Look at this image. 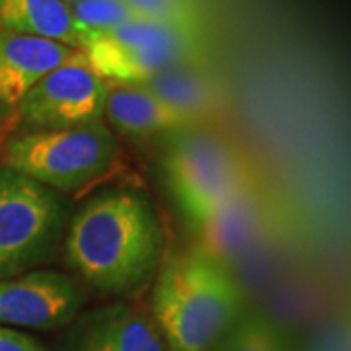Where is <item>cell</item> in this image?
Segmentation results:
<instances>
[{"label":"cell","instance_id":"13","mask_svg":"<svg viewBox=\"0 0 351 351\" xmlns=\"http://www.w3.org/2000/svg\"><path fill=\"white\" fill-rule=\"evenodd\" d=\"M0 29L84 51L92 36L61 0H0Z\"/></svg>","mask_w":351,"mask_h":351},{"label":"cell","instance_id":"9","mask_svg":"<svg viewBox=\"0 0 351 351\" xmlns=\"http://www.w3.org/2000/svg\"><path fill=\"white\" fill-rule=\"evenodd\" d=\"M63 351H168V346L151 314L112 302L76 318Z\"/></svg>","mask_w":351,"mask_h":351},{"label":"cell","instance_id":"19","mask_svg":"<svg viewBox=\"0 0 351 351\" xmlns=\"http://www.w3.org/2000/svg\"><path fill=\"white\" fill-rule=\"evenodd\" d=\"M61 2H64L66 6H71V4H75V2H80V0H61Z\"/></svg>","mask_w":351,"mask_h":351},{"label":"cell","instance_id":"18","mask_svg":"<svg viewBox=\"0 0 351 351\" xmlns=\"http://www.w3.org/2000/svg\"><path fill=\"white\" fill-rule=\"evenodd\" d=\"M0 351H47V348L25 332L0 326Z\"/></svg>","mask_w":351,"mask_h":351},{"label":"cell","instance_id":"1","mask_svg":"<svg viewBox=\"0 0 351 351\" xmlns=\"http://www.w3.org/2000/svg\"><path fill=\"white\" fill-rule=\"evenodd\" d=\"M162 250L160 217L135 189L92 195L64 232L69 265L86 285L115 297L145 287L160 267Z\"/></svg>","mask_w":351,"mask_h":351},{"label":"cell","instance_id":"5","mask_svg":"<svg viewBox=\"0 0 351 351\" xmlns=\"http://www.w3.org/2000/svg\"><path fill=\"white\" fill-rule=\"evenodd\" d=\"M199 29L133 18L98 34L84 47L92 71L115 86H141L151 78L201 57Z\"/></svg>","mask_w":351,"mask_h":351},{"label":"cell","instance_id":"16","mask_svg":"<svg viewBox=\"0 0 351 351\" xmlns=\"http://www.w3.org/2000/svg\"><path fill=\"white\" fill-rule=\"evenodd\" d=\"M137 18L199 29V8L193 0H123Z\"/></svg>","mask_w":351,"mask_h":351},{"label":"cell","instance_id":"8","mask_svg":"<svg viewBox=\"0 0 351 351\" xmlns=\"http://www.w3.org/2000/svg\"><path fill=\"white\" fill-rule=\"evenodd\" d=\"M84 289L57 269H32L0 281V326L57 330L78 318Z\"/></svg>","mask_w":351,"mask_h":351},{"label":"cell","instance_id":"7","mask_svg":"<svg viewBox=\"0 0 351 351\" xmlns=\"http://www.w3.org/2000/svg\"><path fill=\"white\" fill-rule=\"evenodd\" d=\"M110 84L88 64L84 53L45 75L20 101L14 133L64 131L104 121Z\"/></svg>","mask_w":351,"mask_h":351},{"label":"cell","instance_id":"17","mask_svg":"<svg viewBox=\"0 0 351 351\" xmlns=\"http://www.w3.org/2000/svg\"><path fill=\"white\" fill-rule=\"evenodd\" d=\"M215 351H285V348L271 328L250 318L230 328Z\"/></svg>","mask_w":351,"mask_h":351},{"label":"cell","instance_id":"6","mask_svg":"<svg viewBox=\"0 0 351 351\" xmlns=\"http://www.w3.org/2000/svg\"><path fill=\"white\" fill-rule=\"evenodd\" d=\"M172 135L162 154L164 182L195 226L250 184L239 156L221 137L195 127Z\"/></svg>","mask_w":351,"mask_h":351},{"label":"cell","instance_id":"12","mask_svg":"<svg viewBox=\"0 0 351 351\" xmlns=\"http://www.w3.org/2000/svg\"><path fill=\"white\" fill-rule=\"evenodd\" d=\"M104 117L113 127V131L125 137L178 133L199 125L188 115L166 106L143 86H117L110 90Z\"/></svg>","mask_w":351,"mask_h":351},{"label":"cell","instance_id":"14","mask_svg":"<svg viewBox=\"0 0 351 351\" xmlns=\"http://www.w3.org/2000/svg\"><path fill=\"white\" fill-rule=\"evenodd\" d=\"M152 96L188 115L195 123L207 119V115L219 112L223 106V92L213 76H209L199 63H186L164 71L141 84Z\"/></svg>","mask_w":351,"mask_h":351},{"label":"cell","instance_id":"3","mask_svg":"<svg viewBox=\"0 0 351 351\" xmlns=\"http://www.w3.org/2000/svg\"><path fill=\"white\" fill-rule=\"evenodd\" d=\"M119 143L104 121L64 131L12 133L2 141L0 162L57 193H80L112 174Z\"/></svg>","mask_w":351,"mask_h":351},{"label":"cell","instance_id":"2","mask_svg":"<svg viewBox=\"0 0 351 351\" xmlns=\"http://www.w3.org/2000/svg\"><path fill=\"white\" fill-rule=\"evenodd\" d=\"M240 293L225 263L201 248L170 258L156 277L152 320L170 351H211L237 324Z\"/></svg>","mask_w":351,"mask_h":351},{"label":"cell","instance_id":"4","mask_svg":"<svg viewBox=\"0 0 351 351\" xmlns=\"http://www.w3.org/2000/svg\"><path fill=\"white\" fill-rule=\"evenodd\" d=\"M64 228V195L0 164V281L49 262Z\"/></svg>","mask_w":351,"mask_h":351},{"label":"cell","instance_id":"15","mask_svg":"<svg viewBox=\"0 0 351 351\" xmlns=\"http://www.w3.org/2000/svg\"><path fill=\"white\" fill-rule=\"evenodd\" d=\"M75 22L94 38L137 18L123 0H80L69 6Z\"/></svg>","mask_w":351,"mask_h":351},{"label":"cell","instance_id":"11","mask_svg":"<svg viewBox=\"0 0 351 351\" xmlns=\"http://www.w3.org/2000/svg\"><path fill=\"white\" fill-rule=\"evenodd\" d=\"M263 225L262 203L248 186L195 225V230L201 250L225 263L246 256L262 237Z\"/></svg>","mask_w":351,"mask_h":351},{"label":"cell","instance_id":"10","mask_svg":"<svg viewBox=\"0 0 351 351\" xmlns=\"http://www.w3.org/2000/svg\"><path fill=\"white\" fill-rule=\"evenodd\" d=\"M80 53L57 41L0 29V123L10 125L25 94Z\"/></svg>","mask_w":351,"mask_h":351},{"label":"cell","instance_id":"20","mask_svg":"<svg viewBox=\"0 0 351 351\" xmlns=\"http://www.w3.org/2000/svg\"><path fill=\"white\" fill-rule=\"evenodd\" d=\"M2 141H4V137H2V123H0V147H2Z\"/></svg>","mask_w":351,"mask_h":351}]
</instances>
